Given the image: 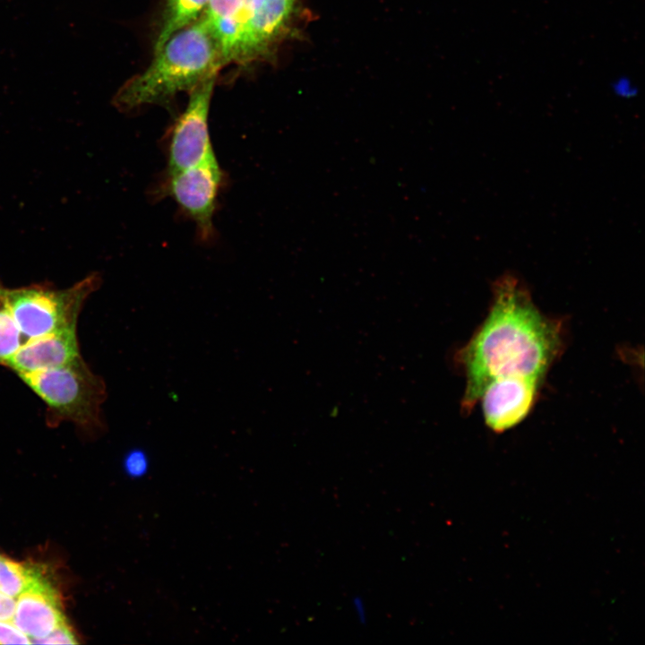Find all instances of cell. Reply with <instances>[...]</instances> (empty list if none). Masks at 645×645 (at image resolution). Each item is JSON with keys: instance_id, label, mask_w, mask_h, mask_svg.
I'll return each instance as SVG.
<instances>
[{"instance_id": "cell-1", "label": "cell", "mask_w": 645, "mask_h": 645, "mask_svg": "<svg viewBox=\"0 0 645 645\" xmlns=\"http://www.w3.org/2000/svg\"><path fill=\"white\" fill-rule=\"evenodd\" d=\"M563 346L562 322L540 312L521 280L503 274L493 285L487 316L453 357L466 380L461 409L469 412L494 379L543 381Z\"/></svg>"}, {"instance_id": "cell-2", "label": "cell", "mask_w": 645, "mask_h": 645, "mask_svg": "<svg viewBox=\"0 0 645 645\" xmlns=\"http://www.w3.org/2000/svg\"><path fill=\"white\" fill-rule=\"evenodd\" d=\"M155 55L144 72L116 93L113 103L120 111L165 103L217 75L224 64L218 42L202 15L173 34Z\"/></svg>"}, {"instance_id": "cell-3", "label": "cell", "mask_w": 645, "mask_h": 645, "mask_svg": "<svg viewBox=\"0 0 645 645\" xmlns=\"http://www.w3.org/2000/svg\"><path fill=\"white\" fill-rule=\"evenodd\" d=\"M20 377L46 403L50 425L67 421L88 432L104 430L102 405L108 396L107 386L82 357L64 366Z\"/></svg>"}, {"instance_id": "cell-4", "label": "cell", "mask_w": 645, "mask_h": 645, "mask_svg": "<svg viewBox=\"0 0 645 645\" xmlns=\"http://www.w3.org/2000/svg\"><path fill=\"white\" fill-rule=\"evenodd\" d=\"M100 283L95 272L65 289L43 285L6 288V298L14 322L28 340L76 326L84 302Z\"/></svg>"}, {"instance_id": "cell-5", "label": "cell", "mask_w": 645, "mask_h": 645, "mask_svg": "<svg viewBox=\"0 0 645 645\" xmlns=\"http://www.w3.org/2000/svg\"><path fill=\"white\" fill-rule=\"evenodd\" d=\"M223 180V171L215 157L182 170L167 172L160 194L170 196L195 222L201 239L209 241L214 236L212 219Z\"/></svg>"}, {"instance_id": "cell-6", "label": "cell", "mask_w": 645, "mask_h": 645, "mask_svg": "<svg viewBox=\"0 0 645 645\" xmlns=\"http://www.w3.org/2000/svg\"><path fill=\"white\" fill-rule=\"evenodd\" d=\"M216 76L206 79L189 91L188 104L170 133L167 172L182 170L216 157L208 123Z\"/></svg>"}, {"instance_id": "cell-7", "label": "cell", "mask_w": 645, "mask_h": 645, "mask_svg": "<svg viewBox=\"0 0 645 645\" xmlns=\"http://www.w3.org/2000/svg\"><path fill=\"white\" fill-rule=\"evenodd\" d=\"M542 382L516 375L492 380L479 398L487 427L503 433L520 423L537 401Z\"/></svg>"}, {"instance_id": "cell-8", "label": "cell", "mask_w": 645, "mask_h": 645, "mask_svg": "<svg viewBox=\"0 0 645 645\" xmlns=\"http://www.w3.org/2000/svg\"><path fill=\"white\" fill-rule=\"evenodd\" d=\"M64 621L57 590L42 572L18 596L12 623L33 643Z\"/></svg>"}, {"instance_id": "cell-9", "label": "cell", "mask_w": 645, "mask_h": 645, "mask_svg": "<svg viewBox=\"0 0 645 645\" xmlns=\"http://www.w3.org/2000/svg\"><path fill=\"white\" fill-rule=\"evenodd\" d=\"M81 357L76 326L28 339L7 361L19 375L64 366Z\"/></svg>"}, {"instance_id": "cell-10", "label": "cell", "mask_w": 645, "mask_h": 645, "mask_svg": "<svg viewBox=\"0 0 645 645\" xmlns=\"http://www.w3.org/2000/svg\"><path fill=\"white\" fill-rule=\"evenodd\" d=\"M296 0H255L239 64L263 56L280 39L294 13Z\"/></svg>"}, {"instance_id": "cell-11", "label": "cell", "mask_w": 645, "mask_h": 645, "mask_svg": "<svg viewBox=\"0 0 645 645\" xmlns=\"http://www.w3.org/2000/svg\"><path fill=\"white\" fill-rule=\"evenodd\" d=\"M255 0H210L202 18L219 47L224 64H239L246 27Z\"/></svg>"}, {"instance_id": "cell-12", "label": "cell", "mask_w": 645, "mask_h": 645, "mask_svg": "<svg viewBox=\"0 0 645 645\" xmlns=\"http://www.w3.org/2000/svg\"><path fill=\"white\" fill-rule=\"evenodd\" d=\"M210 0H166L160 30L154 45L159 50L176 32L199 18Z\"/></svg>"}, {"instance_id": "cell-13", "label": "cell", "mask_w": 645, "mask_h": 645, "mask_svg": "<svg viewBox=\"0 0 645 645\" xmlns=\"http://www.w3.org/2000/svg\"><path fill=\"white\" fill-rule=\"evenodd\" d=\"M42 572L39 566L18 563L0 555V591L18 597Z\"/></svg>"}, {"instance_id": "cell-14", "label": "cell", "mask_w": 645, "mask_h": 645, "mask_svg": "<svg viewBox=\"0 0 645 645\" xmlns=\"http://www.w3.org/2000/svg\"><path fill=\"white\" fill-rule=\"evenodd\" d=\"M22 343L9 309L6 288L0 283V365L5 366Z\"/></svg>"}, {"instance_id": "cell-15", "label": "cell", "mask_w": 645, "mask_h": 645, "mask_svg": "<svg viewBox=\"0 0 645 645\" xmlns=\"http://www.w3.org/2000/svg\"><path fill=\"white\" fill-rule=\"evenodd\" d=\"M123 465L128 476L141 477L148 472L150 466L149 456L142 449H132L125 455Z\"/></svg>"}, {"instance_id": "cell-16", "label": "cell", "mask_w": 645, "mask_h": 645, "mask_svg": "<svg viewBox=\"0 0 645 645\" xmlns=\"http://www.w3.org/2000/svg\"><path fill=\"white\" fill-rule=\"evenodd\" d=\"M38 644H77L73 632L68 624L64 621L55 628L47 636L35 641Z\"/></svg>"}, {"instance_id": "cell-17", "label": "cell", "mask_w": 645, "mask_h": 645, "mask_svg": "<svg viewBox=\"0 0 645 645\" xmlns=\"http://www.w3.org/2000/svg\"><path fill=\"white\" fill-rule=\"evenodd\" d=\"M30 638L12 622L0 621V644H30Z\"/></svg>"}, {"instance_id": "cell-18", "label": "cell", "mask_w": 645, "mask_h": 645, "mask_svg": "<svg viewBox=\"0 0 645 645\" xmlns=\"http://www.w3.org/2000/svg\"><path fill=\"white\" fill-rule=\"evenodd\" d=\"M16 606V600L0 591V621L12 622Z\"/></svg>"}, {"instance_id": "cell-19", "label": "cell", "mask_w": 645, "mask_h": 645, "mask_svg": "<svg viewBox=\"0 0 645 645\" xmlns=\"http://www.w3.org/2000/svg\"><path fill=\"white\" fill-rule=\"evenodd\" d=\"M613 88L616 93L622 94V95H630L634 90V88L632 84V82L627 77H619L617 78L614 84Z\"/></svg>"}, {"instance_id": "cell-20", "label": "cell", "mask_w": 645, "mask_h": 645, "mask_svg": "<svg viewBox=\"0 0 645 645\" xmlns=\"http://www.w3.org/2000/svg\"><path fill=\"white\" fill-rule=\"evenodd\" d=\"M352 602L358 621L365 623L366 621V611L363 599L360 597H355Z\"/></svg>"}]
</instances>
